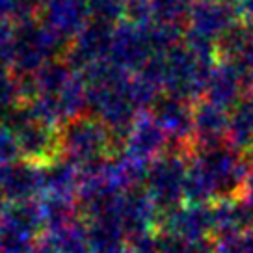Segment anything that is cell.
<instances>
[{
	"instance_id": "obj_2",
	"label": "cell",
	"mask_w": 253,
	"mask_h": 253,
	"mask_svg": "<svg viewBox=\"0 0 253 253\" xmlns=\"http://www.w3.org/2000/svg\"><path fill=\"white\" fill-rule=\"evenodd\" d=\"M6 101V80H4V75L0 73V106Z\"/></svg>"
},
{
	"instance_id": "obj_1",
	"label": "cell",
	"mask_w": 253,
	"mask_h": 253,
	"mask_svg": "<svg viewBox=\"0 0 253 253\" xmlns=\"http://www.w3.org/2000/svg\"><path fill=\"white\" fill-rule=\"evenodd\" d=\"M11 153H13L11 140H9V136L6 134V130L0 126V162H4L6 158L11 157Z\"/></svg>"
}]
</instances>
